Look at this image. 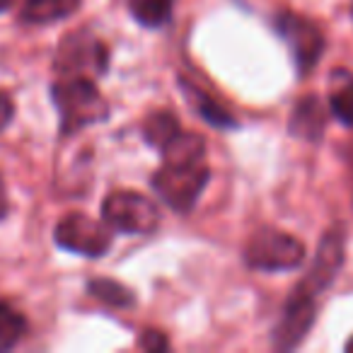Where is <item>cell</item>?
Masks as SVG:
<instances>
[{
    "label": "cell",
    "mask_w": 353,
    "mask_h": 353,
    "mask_svg": "<svg viewBox=\"0 0 353 353\" xmlns=\"http://www.w3.org/2000/svg\"><path fill=\"white\" fill-rule=\"evenodd\" d=\"M51 97L61 114V133L73 136L107 119L109 107L90 78H68L51 88Z\"/></svg>",
    "instance_id": "6da1fadb"
},
{
    "label": "cell",
    "mask_w": 353,
    "mask_h": 353,
    "mask_svg": "<svg viewBox=\"0 0 353 353\" xmlns=\"http://www.w3.org/2000/svg\"><path fill=\"white\" fill-rule=\"evenodd\" d=\"M305 259V245L298 237L276 228H261L247 240L245 261L259 271H285L300 266Z\"/></svg>",
    "instance_id": "7a4b0ae2"
},
{
    "label": "cell",
    "mask_w": 353,
    "mask_h": 353,
    "mask_svg": "<svg viewBox=\"0 0 353 353\" xmlns=\"http://www.w3.org/2000/svg\"><path fill=\"white\" fill-rule=\"evenodd\" d=\"M208 176H211V170L206 167V162H194V165L165 162L162 170H157L152 176V189L167 206L187 213L201 196L203 187L208 184Z\"/></svg>",
    "instance_id": "3957f363"
},
{
    "label": "cell",
    "mask_w": 353,
    "mask_h": 353,
    "mask_svg": "<svg viewBox=\"0 0 353 353\" xmlns=\"http://www.w3.org/2000/svg\"><path fill=\"white\" fill-rule=\"evenodd\" d=\"M102 216L114 230L126 235H148L160 225V211L138 192H114L102 206Z\"/></svg>",
    "instance_id": "277c9868"
},
{
    "label": "cell",
    "mask_w": 353,
    "mask_h": 353,
    "mask_svg": "<svg viewBox=\"0 0 353 353\" xmlns=\"http://www.w3.org/2000/svg\"><path fill=\"white\" fill-rule=\"evenodd\" d=\"M56 68L73 78H88L107 70V49L88 32H73L59 46Z\"/></svg>",
    "instance_id": "5b68a950"
},
{
    "label": "cell",
    "mask_w": 353,
    "mask_h": 353,
    "mask_svg": "<svg viewBox=\"0 0 353 353\" xmlns=\"http://www.w3.org/2000/svg\"><path fill=\"white\" fill-rule=\"evenodd\" d=\"M56 242L63 250L73 252V254L83 256H102L104 252L112 247V235L102 223L92 221V218L83 216V213H73L65 216L63 221L56 225Z\"/></svg>",
    "instance_id": "8992f818"
},
{
    "label": "cell",
    "mask_w": 353,
    "mask_h": 353,
    "mask_svg": "<svg viewBox=\"0 0 353 353\" xmlns=\"http://www.w3.org/2000/svg\"><path fill=\"white\" fill-rule=\"evenodd\" d=\"M341 264H343V230L341 225H336L322 237L312 269L300 281V285L293 290V295L317 300V295L334 281V276L341 269Z\"/></svg>",
    "instance_id": "52a82bcc"
},
{
    "label": "cell",
    "mask_w": 353,
    "mask_h": 353,
    "mask_svg": "<svg viewBox=\"0 0 353 353\" xmlns=\"http://www.w3.org/2000/svg\"><path fill=\"white\" fill-rule=\"evenodd\" d=\"M276 27H279L281 37L288 41L298 68L303 73L312 70L324 51V37L319 32V27L314 22L305 20V17L293 15V12H281L279 20H276Z\"/></svg>",
    "instance_id": "ba28073f"
},
{
    "label": "cell",
    "mask_w": 353,
    "mask_h": 353,
    "mask_svg": "<svg viewBox=\"0 0 353 353\" xmlns=\"http://www.w3.org/2000/svg\"><path fill=\"white\" fill-rule=\"evenodd\" d=\"M314 300L300 298V295H290L288 305H285V312L281 324L274 332V341L279 348H295L305 339L307 329L314 322Z\"/></svg>",
    "instance_id": "9c48e42d"
},
{
    "label": "cell",
    "mask_w": 353,
    "mask_h": 353,
    "mask_svg": "<svg viewBox=\"0 0 353 353\" xmlns=\"http://www.w3.org/2000/svg\"><path fill=\"white\" fill-rule=\"evenodd\" d=\"M324 131V109L314 94H307L298 102L293 117H290V133L307 141H317Z\"/></svg>",
    "instance_id": "30bf717a"
},
{
    "label": "cell",
    "mask_w": 353,
    "mask_h": 353,
    "mask_svg": "<svg viewBox=\"0 0 353 353\" xmlns=\"http://www.w3.org/2000/svg\"><path fill=\"white\" fill-rule=\"evenodd\" d=\"M80 0H25L20 17L30 25H49L65 20L78 10Z\"/></svg>",
    "instance_id": "8fae6325"
},
{
    "label": "cell",
    "mask_w": 353,
    "mask_h": 353,
    "mask_svg": "<svg viewBox=\"0 0 353 353\" xmlns=\"http://www.w3.org/2000/svg\"><path fill=\"white\" fill-rule=\"evenodd\" d=\"M162 155H165V162H172V165H194V162H203L206 143L196 133L179 131L162 145Z\"/></svg>",
    "instance_id": "7c38bea8"
},
{
    "label": "cell",
    "mask_w": 353,
    "mask_h": 353,
    "mask_svg": "<svg viewBox=\"0 0 353 353\" xmlns=\"http://www.w3.org/2000/svg\"><path fill=\"white\" fill-rule=\"evenodd\" d=\"M182 88H184V94H187L189 104H192V109L199 114V117H203L208 123H213V126H230L232 117L221 107V104L213 102L206 92H201L196 85H189V83H184Z\"/></svg>",
    "instance_id": "4fadbf2b"
},
{
    "label": "cell",
    "mask_w": 353,
    "mask_h": 353,
    "mask_svg": "<svg viewBox=\"0 0 353 353\" xmlns=\"http://www.w3.org/2000/svg\"><path fill=\"white\" fill-rule=\"evenodd\" d=\"M27 332V319L17 307L0 300V353L10 351Z\"/></svg>",
    "instance_id": "5bb4252c"
},
{
    "label": "cell",
    "mask_w": 353,
    "mask_h": 353,
    "mask_svg": "<svg viewBox=\"0 0 353 353\" xmlns=\"http://www.w3.org/2000/svg\"><path fill=\"white\" fill-rule=\"evenodd\" d=\"M343 80H334V90L329 94V109L346 126H353V75L341 73Z\"/></svg>",
    "instance_id": "9a60e30c"
},
{
    "label": "cell",
    "mask_w": 353,
    "mask_h": 353,
    "mask_svg": "<svg viewBox=\"0 0 353 353\" xmlns=\"http://www.w3.org/2000/svg\"><path fill=\"white\" fill-rule=\"evenodd\" d=\"M174 0H131V12L141 25L162 27L170 22Z\"/></svg>",
    "instance_id": "2e32d148"
},
{
    "label": "cell",
    "mask_w": 353,
    "mask_h": 353,
    "mask_svg": "<svg viewBox=\"0 0 353 353\" xmlns=\"http://www.w3.org/2000/svg\"><path fill=\"white\" fill-rule=\"evenodd\" d=\"M174 133H179V121H176L174 114H170V112L150 114V117L145 119V123H143V136L155 148H162Z\"/></svg>",
    "instance_id": "e0dca14e"
},
{
    "label": "cell",
    "mask_w": 353,
    "mask_h": 353,
    "mask_svg": "<svg viewBox=\"0 0 353 353\" xmlns=\"http://www.w3.org/2000/svg\"><path fill=\"white\" fill-rule=\"evenodd\" d=\"M90 293H92L94 298L102 300V303L114 305V307H128V305H133L131 290L123 288L119 281H112V279L92 281V283H90Z\"/></svg>",
    "instance_id": "ac0fdd59"
},
{
    "label": "cell",
    "mask_w": 353,
    "mask_h": 353,
    "mask_svg": "<svg viewBox=\"0 0 353 353\" xmlns=\"http://www.w3.org/2000/svg\"><path fill=\"white\" fill-rule=\"evenodd\" d=\"M167 346H170V341H167V336L162 332L148 329L141 336V348H145V351H165Z\"/></svg>",
    "instance_id": "d6986e66"
},
{
    "label": "cell",
    "mask_w": 353,
    "mask_h": 353,
    "mask_svg": "<svg viewBox=\"0 0 353 353\" xmlns=\"http://www.w3.org/2000/svg\"><path fill=\"white\" fill-rule=\"evenodd\" d=\"M12 114H15V104H12L10 94L8 92H0V131L10 123Z\"/></svg>",
    "instance_id": "ffe728a7"
},
{
    "label": "cell",
    "mask_w": 353,
    "mask_h": 353,
    "mask_svg": "<svg viewBox=\"0 0 353 353\" xmlns=\"http://www.w3.org/2000/svg\"><path fill=\"white\" fill-rule=\"evenodd\" d=\"M8 216V194H6V184L0 179V221Z\"/></svg>",
    "instance_id": "44dd1931"
},
{
    "label": "cell",
    "mask_w": 353,
    "mask_h": 353,
    "mask_svg": "<svg viewBox=\"0 0 353 353\" xmlns=\"http://www.w3.org/2000/svg\"><path fill=\"white\" fill-rule=\"evenodd\" d=\"M10 3H12V0H0V12L8 10V8H10Z\"/></svg>",
    "instance_id": "7402d4cb"
},
{
    "label": "cell",
    "mask_w": 353,
    "mask_h": 353,
    "mask_svg": "<svg viewBox=\"0 0 353 353\" xmlns=\"http://www.w3.org/2000/svg\"><path fill=\"white\" fill-rule=\"evenodd\" d=\"M346 351H351V353H353V339H351V341L346 343Z\"/></svg>",
    "instance_id": "603a6c76"
}]
</instances>
